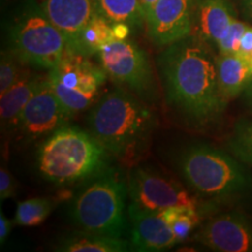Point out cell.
I'll return each mask as SVG.
<instances>
[{
	"label": "cell",
	"instance_id": "7a4b0ae2",
	"mask_svg": "<svg viewBox=\"0 0 252 252\" xmlns=\"http://www.w3.org/2000/svg\"><path fill=\"white\" fill-rule=\"evenodd\" d=\"M87 124L109 154L123 162H131L147 147L157 117L144 99L119 87L97 99Z\"/></svg>",
	"mask_w": 252,
	"mask_h": 252
},
{
	"label": "cell",
	"instance_id": "5b68a950",
	"mask_svg": "<svg viewBox=\"0 0 252 252\" xmlns=\"http://www.w3.org/2000/svg\"><path fill=\"white\" fill-rule=\"evenodd\" d=\"M126 195V181L116 169L108 167L74 198L71 219L86 231L123 237L127 226Z\"/></svg>",
	"mask_w": 252,
	"mask_h": 252
},
{
	"label": "cell",
	"instance_id": "52a82bcc",
	"mask_svg": "<svg viewBox=\"0 0 252 252\" xmlns=\"http://www.w3.org/2000/svg\"><path fill=\"white\" fill-rule=\"evenodd\" d=\"M106 77L102 65L98 67L89 61L88 56L70 52H65L61 61L47 74L50 88L62 105L74 116L97 102Z\"/></svg>",
	"mask_w": 252,
	"mask_h": 252
},
{
	"label": "cell",
	"instance_id": "d6986e66",
	"mask_svg": "<svg viewBox=\"0 0 252 252\" xmlns=\"http://www.w3.org/2000/svg\"><path fill=\"white\" fill-rule=\"evenodd\" d=\"M115 39L112 25L96 12L89 24L82 31L76 46L70 53L89 58L91 55L99 54L103 47L109 45Z\"/></svg>",
	"mask_w": 252,
	"mask_h": 252
},
{
	"label": "cell",
	"instance_id": "5bb4252c",
	"mask_svg": "<svg viewBox=\"0 0 252 252\" xmlns=\"http://www.w3.org/2000/svg\"><path fill=\"white\" fill-rule=\"evenodd\" d=\"M37 4L67 40V52H72L82 31L96 13L94 0H40Z\"/></svg>",
	"mask_w": 252,
	"mask_h": 252
},
{
	"label": "cell",
	"instance_id": "83f0119b",
	"mask_svg": "<svg viewBox=\"0 0 252 252\" xmlns=\"http://www.w3.org/2000/svg\"><path fill=\"white\" fill-rule=\"evenodd\" d=\"M239 13L248 24L252 25V0H235Z\"/></svg>",
	"mask_w": 252,
	"mask_h": 252
},
{
	"label": "cell",
	"instance_id": "f546056e",
	"mask_svg": "<svg viewBox=\"0 0 252 252\" xmlns=\"http://www.w3.org/2000/svg\"><path fill=\"white\" fill-rule=\"evenodd\" d=\"M113 34L117 40H126L127 39L128 34H130L131 26L126 24H115L112 25Z\"/></svg>",
	"mask_w": 252,
	"mask_h": 252
},
{
	"label": "cell",
	"instance_id": "2e32d148",
	"mask_svg": "<svg viewBox=\"0 0 252 252\" xmlns=\"http://www.w3.org/2000/svg\"><path fill=\"white\" fill-rule=\"evenodd\" d=\"M215 63L220 98L228 105L247 89L252 77V65L238 54H219Z\"/></svg>",
	"mask_w": 252,
	"mask_h": 252
},
{
	"label": "cell",
	"instance_id": "e0dca14e",
	"mask_svg": "<svg viewBox=\"0 0 252 252\" xmlns=\"http://www.w3.org/2000/svg\"><path fill=\"white\" fill-rule=\"evenodd\" d=\"M46 76L27 72L11 89L0 94V119L2 130L13 131L19 116L39 89Z\"/></svg>",
	"mask_w": 252,
	"mask_h": 252
},
{
	"label": "cell",
	"instance_id": "9a60e30c",
	"mask_svg": "<svg viewBox=\"0 0 252 252\" xmlns=\"http://www.w3.org/2000/svg\"><path fill=\"white\" fill-rule=\"evenodd\" d=\"M236 18L237 11L230 0H191V35L215 48Z\"/></svg>",
	"mask_w": 252,
	"mask_h": 252
},
{
	"label": "cell",
	"instance_id": "484cf974",
	"mask_svg": "<svg viewBox=\"0 0 252 252\" xmlns=\"http://www.w3.org/2000/svg\"><path fill=\"white\" fill-rule=\"evenodd\" d=\"M15 194H17V182L7 167L1 165V168H0V200L1 202H4L5 200L14 197Z\"/></svg>",
	"mask_w": 252,
	"mask_h": 252
},
{
	"label": "cell",
	"instance_id": "cb8c5ba5",
	"mask_svg": "<svg viewBox=\"0 0 252 252\" xmlns=\"http://www.w3.org/2000/svg\"><path fill=\"white\" fill-rule=\"evenodd\" d=\"M24 65L26 64L21 62L14 54H12L9 50L2 53L1 62H0V94H5L27 72H30L28 69L24 68Z\"/></svg>",
	"mask_w": 252,
	"mask_h": 252
},
{
	"label": "cell",
	"instance_id": "7c38bea8",
	"mask_svg": "<svg viewBox=\"0 0 252 252\" xmlns=\"http://www.w3.org/2000/svg\"><path fill=\"white\" fill-rule=\"evenodd\" d=\"M151 40L167 47L189 36L193 31L191 0H158L145 14Z\"/></svg>",
	"mask_w": 252,
	"mask_h": 252
},
{
	"label": "cell",
	"instance_id": "44dd1931",
	"mask_svg": "<svg viewBox=\"0 0 252 252\" xmlns=\"http://www.w3.org/2000/svg\"><path fill=\"white\" fill-rule=\"evenodd\" d=\"M60 198L33 197L18 203L14 223L21 226H36L43 223L53 213Z\"/></svg>",
	"mask_w": 252,
	"mask_h": 252
},
{
	"label": "cell",
	"instance_id": "ffe728a7",
	"mask_svg": "<svg viewBox=\"0 0 252 252\" xmlns=\"http://www.w3.org/2000/svg\"><path fill=\"white\" fill-rule=\"evenodd\" d=\"M96 12L111 25L126 24L140 26L145 12L140 0H94Z\"/></svg>",
	"mask_w": 252,
	"mask_h": 252
},
{
	"label": "cell",
	"instance_id": "4316f807",
	"mask_svg": "<svg viewBox=\"0 0 252 252\" xmlns=\"http://www.w3.org/2000/svg\"><path fill=\"white\" fill-rule=\"evenodd\" d=\"M237 54L248 60L252 65V25L249 26L248 30L245 31L244 35L242 36Z\"/></svg>",
	"mask_w": 252,
	"mask_h": 252
},
{
	"label": "cell",
	"instance_id": "d4e9b609",
	"mask_svg": "<svg viewBox=\"0 0 252 252\" xmlns=\"http://www.w3.org/2000/svg\"><path fill=\"white\" fill-rule=\"evenodd\" d=\"M250 24L245 23V21L238 20L237 18L230 24L228 30H226L225 34L223 35L222 39L217 45V50L219 54H237L239 45H241L242 36L244 35L245 31L248 30Z\"/></svg>",
	"mask_w": 252,
	"mask_h": 252
},
{
	"label": "cell",
	"instance_id": "1f68e13d",
	"mask_svg": "<svg viewBox=\"0 0 252 252\" xmlns=\"http://www.w3.org/2000/svg\"><path fill=\"white\" fill-rule=\"evenodd\" d=\"M158 0H140V4L143 6V9L145 12V14H146V12L149 11V9L152 7V6L156 4Z\"/></svg>",
	"mask_w": 252,
	"mask_h": 252
},
{
	"label": "cell",
	"instance_id": "4dcf8cb0",
	"mask_svg": "<svg viewBox=\"0 0 252 252\" xmlns=\"http://www.w3.org/2000/svg\"><path fill=\"white\" fill-rule=\"evenodd\" d=\"M243 97H244L245 103H247L250 108H252V77H251L250 82H249L247 89L244 90Z\"/></svg>",
	"mask_w": 252,
	"mask_h": 252
},
{
	"label": "cell",
	"instance_id": "3957f363",
	"mask_svg": "<svg viewBox=\"0 0 252 252\" xmlns=\"http://www.w3.org/2000/svg\"><path fill=\"white\" fill-rule=\"evenodd\" d=\"M109 152L90 132L64 126L49 135L37 153L41 175L56 186H68L108 168Z\"/></svg>",
	"mask_w": 252,
	"mask_h": 252
},
{
	"label": "cell",
	"instance_id": "4fadbf2b",
	"mask_svg": "<svg viewBox=\"0 0 252 252\" xmlns=\"http://www.w3.org/2000/svg\"><path fill=\"white\" fill-rule=\"evenodd\" d=\"M130 247L140 252L168 250L178 244L173 230L160 212H150L128 204Z\"/></svg>",
	"mask_w": 252,
	"mask_h": 252
},
{
	"label": "cell",
	"instance_id": "ba28073f",
	"mask_svg": "<svg viewBox=\"0 0 252 252\" xmlns=\"http://www.w3.org/2000/svg\"><path fill=\"white\" fill-rule=\"evenodd\" d=\"M100 65L106 75L144 100L157 97L153 68L146 53L130 40L115 39L99 52Z\"/></svg>",
	"mask_w": 252,
	"mask_h": 252
},
{
	"label": "cell",
	"instance_id": "30bf717a",
	"mask_svg": "<svg viewBox=\"0 0 252 252\" xmlns=\"http://www.w3.org/2000/svg\"><path fill=\"white\" fill-rule=\"evenodd\" d=\"M72 117L74 115L62 105L50 88L46 75L45 81L19 116L13 132L24 141L48 138L60 128L68 126Z\"/></svg>",
	"mask_w": 252,
	"mask_h": 252
},
{
	"label": "cell",
	"instance_id": "ac0fdd59",
	"mask_svg": "<svg viewBox=\"0 0 252 252\" xmlns=\"http://www.w3.org/2000/svg\"><path fill=\"white\" fill-rule=\"evenodd\" d=\"M130 244L123 237L82 231L63 237L55 245L54 250L61 252H124Z\"/></svg>",
	"mask_w": 252,
	"mask_h": 252
},
{
	"label": "cell",
	"instance_id": "277c9868",
	"mask_svg": "<svg viewBox=\"0 0 252 252\" xmlns=\"http://www.w3.org/2000/svg\"><path fill=\"white\" fill-rule=\"evenodd\" d=\"M178 166L189 187L204 198L232 201L252 189V178L245 163L210 145L187 147L179 157Z\"/></svg>",
	"mask_w": 252,
	"mask_h": 252
},
{
	"label": "cell",
	"instance_id": "9c48e42d",
	"mask_svg": "<svg viewBox=\"0 0 252 252\" xmlns=\"http://www.w3.org/2000/svg\"><path fill=\"white\" fill-rule=\"evenodd\" d=\"M130 203L150 212L173 207L200 208L197 198L181 184L151 167H133L126 178Z\"/></svg>",
	"mask_w": 252,
	"mask_h": 252
},
{
	"label": "cell",
	"instance_id": "7402d4cb",
	"mask_svg": "<svg viewBox=\"0 0 252 252\" xmlns=\"http://www.w3.org/2000/svg\"><path fill=\"white\" fill-rule=\"evenodd\" d=\"M160 213L173 230L178 244L186 241L201 222L200 208L196 207H173Z\"/></svg>",
	"mask_w": 252,
	"mask_h": 252
},
{
	"label": "cell",
	"instance_id": "603a6c76",
	"mask_svg": "<svg viewBox=\"0 0 252 252\" xmlns=\"http://www.w3.org/2000/svg\"><path fill=\"white\" fill-rule=\"evenodd\" d=\"M226 147L236 159L252 166V118H242L235 123Z\"/></svg>",
	"mask_w": 252,
	"mask_h": 252
},
{
	"label": "cell",
	"instance_id": "8fae6325",
	"mask_svg": "<svg viewBox=\"0 0 252 252\" xmlns=\"http://www.w3.org/2000/svg\"><path fill=\"white\" fill-rule=\"evenodd\" d=\"M195 241L217 252H252V223L241 213L219 214L200 226Z\"/></svg>",
	"mask_w": 252,
	"mask_h": 252
},
{
	"label": "cell",
	"instance_id": "6da1fadb",
	"mask_svg": "<svg viewBox=\"0 0 252 252\" xmlns=\"http://www.w3.org/2000/svg\"><path fill=\"white\" fill-rule=\"evenodd\" d=\"M212 48L190 34L165 47L158 58L166 102L193 128L212 125L226 108L217 86L216 56Z\"/></svg>",
	"mask_w": 252,
	"mask_h": 252
},
{
	"label": "cell",
	"instance_id": "f1b7e54d",
	"mask_svg": "<svg viewBox=\"0 0 252 252\" xmlns=\"http://www.w3.org/2000/svg\"><path fill=\"white\" fill-rule=\"evenodd\" d=\"M13 222L4 215V213L0 212V243L4 244V242L7 239L9 232H11Z\"/></svg>",
	"mask_w": 252,
	"mask_h": 252
},
{
	"label": "cell",
	"instance_id": "8992f818",
	"mask_svg": "<svg viewBox=\"0 0 252 252\" xmlns=\"http://www.w3.org/2000/svg\"><path fill=\"white\" fill-rule=\"evenodd\" d=\"M9 52L26 65L54 68L67 52V40L36 1L19 9L8 32Z\"/></svg>",
	"mask_w": 252,
	"mask_h": 252
}]
</instances>
